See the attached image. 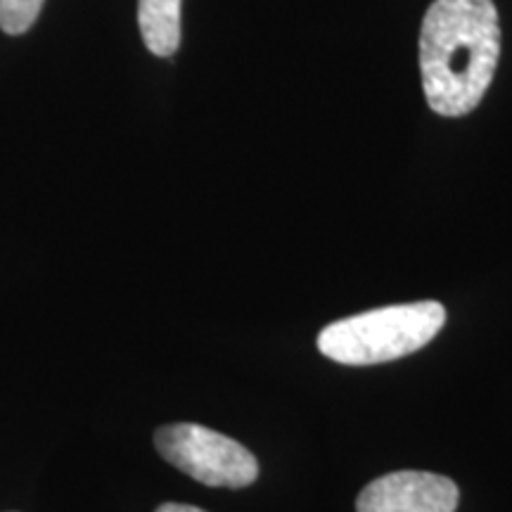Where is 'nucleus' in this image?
Returning <instances> with one entry per match:
<instances>
[{
  "mask_svg": "<svg viewBox=\"0 0 512 512\" xmlns=\"http://www.w3.org/2000/svg\"><path fill=\"white\" fill-rule=\"evenodd\" d=\"M46 0H0V29L10 36L27 34Z\"/></svg>",
  "mask_w": 512,
  "mask_h": 512,
  "instance_id": "6",
  "label": "nucleus"
},
{
  "mask_svg": "<svg viewBox=\"0 0 512 512\" xmlns=\"http://www.w3.org/2000/svg\"><path fill=\"white\" fill-rule=\"evenodd\" d=\"M155 446L166 463L200 484L242 489L259 477V463L240 441L195 422L159 427Z\"/></svg>",
  "mask_w": 512,
  "mask_h": 512,
  "instance_id": "3",
  "label": "nucleus"
},
{
  "mask_svg": "<svg viewBox=\"0 0 512 512\" xmlns=\"http://www.w3.org/2000/svg\"><path fill=\"white\" fill-rule=\"evenodd\" d=\"M157 512H204L202 508H195V505H183V503H164L159 505Z\"/></svg>",
  "mask_w": 512,
  "mask_h": 512,
  "instance_id": "7",
  "label": "nucleus"
},
{
  "mask_svg": "<svg viewBox=\"0 0 512 512\" xmlns=\"http://www.w3.org/2000/svg\"><path fill=\"white\" fill-rule=\"evenodd\" d=\"M501 57L494 0H434L420 27V74L427 105L465 117L482 102Z\"/></svg>",
  "mask_w": 512,
  "mask_h": 512,
  "instance_id": "1",
  "label": "nucleus"
},
{
  "mask_svg": "<svg viewBox=\"0 0 512 512\" xmlns=\"http://www.w3.org/2000/svg\"><path fill=\"white\" fill-rule=\"evenodd\" d=\"M458 498L453 479L403 470L370 482L358 494L356 512H456Z\"/></svg>",
  "mask_w": 512,
  "mask_h": 512,
  "instance_id": "4",
  "label": "nucleus"
},
{
  "mask_svg": "<svg viewBox=\"0 0 512 512\" xmlns=\"http://www.w3.org/2000/svg\"><path fill=\"white\" fill-rule=\"evenodd\" d=\"M138 27L152 55L171 57L181 46V0H138Z\"/></svg>",
  "mask_w": 512,
  "mask_h": 512,
  "instance_id": "5",
  "label": "nucleus"
},
{
  "mask_svg": "<svg viewBox=\"0 0 512 512\" xmlns=\"http://www.w3.org/2000/svg\"><path fill=\"white\" fill-rule=\"evenodd\" d=\"M444 323L439 302L384 306L330 323L318 335V349L342 366H377L420 351Z\"/></svg>",
  "mask_w": 512,
  "mask_h": 512,
  "instance_id": "2",
  "label": "nucleus"
}]
</instances>
